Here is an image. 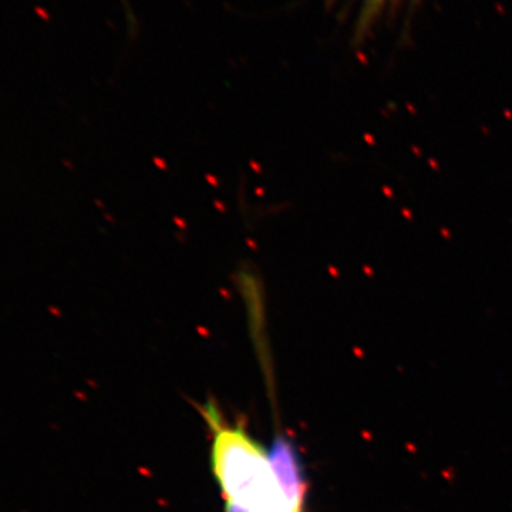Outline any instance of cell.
Here are the masks:
<instances>
[{
	"label": "cell",
	"instance_id": "7a4b0ae2",
	"mask_svg": "<svg viewBox=\"0 0 512 512\" xmlns=\"http://www.w3.org/2000/svg\"><path fill=\"white\" fill-rule=\"evenodd\" d=\"M272 466L281 485L288 512H303L306 501L305 478H303L301 463L295 447L285 437H278L272 446Z\"/></svg>",
	"mask_w": 512,
	"mask_h": 512
},
{
	"label": "cell",
	"instance_id": "3957f363",
	"mask_svg": "<svg viewBox=\"0 0 512 512\" xmlns=\"http://www.w3.org/2000/svg\"><path fill=\"white\" fill-rule=\"evenodd\" d=\"M383 2L384 0H365V9H363L362 19L359 23L360 29L365 30L370 25Z\"/></svg>",
	"mask_w": 512,
	"mask_h": 512
},
{
	"label": "cell",
	"instance_id": "277c9868",
	"mask_svg": "<svg viewBox=\"0 0 512 512\" xmlns=\"http://www.w3.org/2000/svg\"><path fill=\"white\" fill-rule=\"evenodd\" d=\"M329 2H333V0H329Z\"/></svg>",
	"mask_w": 512,
	"mask_h": 512
},
{
	"label": "cell",
	"instance_id": "6da1fadb",
	"mask_svg": "<svg viewBox=\"0 0 512 512\" xmlns=\"http://www.w3.org/2000/svg\"><path fill=\"white\" fill-rule=\"evenodd\" d=\"M204 419L212 431L211 467L225 503L247 512H288L271 456L241 424L225 423L207 404Z\"/></svg>",
	"mask_w": 512,
	"mask_h": 512
}]
</instances>
